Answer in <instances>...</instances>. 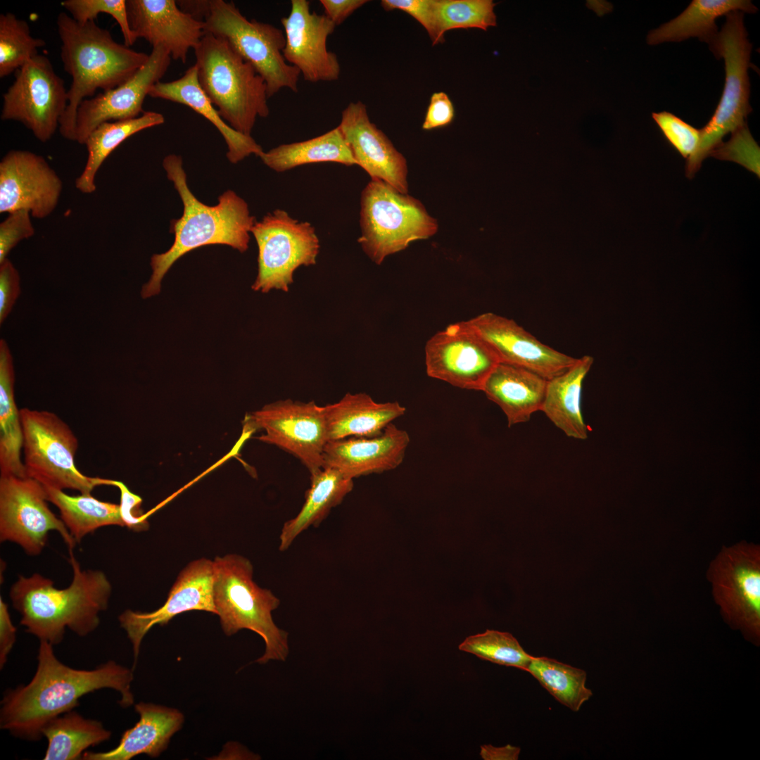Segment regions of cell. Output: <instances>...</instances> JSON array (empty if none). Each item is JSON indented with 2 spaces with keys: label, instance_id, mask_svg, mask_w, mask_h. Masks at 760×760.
Here are the masks:
<instances>
[{
  "label": "cell",
  "instance_id": "obj_3",
  "mask_svg": "<svg viewBox=\"0 0 760 760\" xmlns=\"http://www.w3.org/2000/svg\"><path fill=\"white\" fill-rule=\"evenodd\" d=\"M163 166L168 179L183 203V214L171 222L170 230L175 234L172 246L165 253L151 258V276L141 289L144 299L158 294L161 282L171 266L180 257L197 248L224 244L241 253L248 248L251 229L256 222L250 215L247 203L232 190H227L218 197L213 206L198 201L186 183V173L179 156L165 157Z\"/></svg>",
  "mask_w": 760,
  "mask_h": 760
},
{
  "label": "cell",
  "instance_id": "obj_28",
  "mask_svg": "<svg viewBox=\"0 0 760 760\" xmlns=\"http://www.w3.org/2000/svg\"><path fill=\"white\" fill-rule=\"evenodd\" d=\"M547 380L527 369L499 362L481 391L505 413L508 426L527 422L541 411Z\"/></svg>",
  "mask_w": 760,
  "mask_h": 760
},
{
  "label": "cell",
  "instance_id": "obj_13",
  "mask_svg": "<svg viewBox=\"0 0 760 760\" xmlns=\"http://www.w3.org/2000/svg\"><path fill=\"white\" fill-rule=\"evenodd\" d=\"M723 616L747 637L760 633V548L740 542L723 547L707 572Z\"/></svg>",
  "mask_w": 760,
  "mask_h": 760
},
{
  "label": "cell",
  "instance_id": "obj_7",
  "mask_svg": "<svg viewBox=\"0 0 760 760\" xmlns=\"http://www.w3.org/2000/svg\"><path fill=\"white\" fill-rule=\"evenodd\" d=\"M360 225L358 242L377 265L411 242L432 236L438 227L419 200L379 179H372L361 193Z\"/></svg>",
  "mask_w": 760,
  "mask_h": 760
},
{
  "label": "cell",
  "instance_id": "obj_2",
  "mask_svg": "<svg viewBox=\"0 0 760 760\" xmlns=\"http://www.w3.org/2000/svg\"><path fill=\"white\" fill-rule=\"evenodd\" d=\"M69 552L73 578L68 587L58 589L52 580L35 573L18 576L9 593L26 631L53 646L61 642L66 628L81 637L94 631L112 593L104 572L82 569Z\"/></svg>",
  "mask_w": 760,
  "mask_h": 760
},
{
  "label": "cell",
  "instance_id": "obj_16",
  "mask_svg": "<svg viewBox=\"0 0 760 760\" xmlns=\"http://www.w3.org/2000/svg\"><path fill=\"white\" fill-rule=\"evenodd\" d=\"M498 363L495 352L469 320L448 325L425 346L427 374L460 388L481 391Z\"/></svg>",
  "mask_w": 760,
  "mask_h": 760
},
{
  "label": "cell",
  "instance_id": "obj_11",
  "mask_svg": "<svg viewBox=\"0 0 760 760\" xmlns=\"http://www.w3.org/2000/svg\"><path fill=\"white\" fill-rule=\"evenodd\" d=\"M251 233L258 248L254 291L267 293L274 289L287 292L295 270L316 263L319 241L315 227L284 210L277 209L256 221Z\"/></svg>",
  "mask_w": 760,
  "mask_h": 760
},
{
  "label": "cell",
  "instance_id": "obj_32",
  "mask_svg": "<svg viewBox=\"0 0 760 760\" xmlns=\"http://www.w3.org/2000/svg\"><path fill=\"white\" fill-rule=\"evenodd\" d=\"M13 357L6 341L0 340V474L25 476L21 460L23 431L14 394Z\"/></svg>",
  "mask_w": 760,
  "mask_h": 760
},
{
  "label": "cell",
  "instance_id": "obj_37",
  "mask_svg": "<svg viewBox=\"0 0 760 760\" xmlns=\"http://www.w3.org/2000/svg\"><path fill=\"white\" fill-rule=\"evenodd\" d=\"M558 702L578 711L593 695L586 672L554 659L533 657L526 669Z\"/></svg>",
  "mask_w": 760,
  "mask_h": 760
},
{
  "label": "cell",
  "instance_id": "obj_9",
  "mask_svg": "<svg viewBox=\"0 0 760 760\" xmlns=\"http://www.w3.org/2000/svg\"><path fill=\"white\" fill-rule=\"evenodd\" d=\"M204 30L224 39L265 80L268 98L283 88L298 91L300 71L289 64L282 51L284 32L265 23L248 20L233 2L208 1Z\"/></svg>",
  "mask_w": 760,
  "mask_h": 760
},
{
  "label": "cell",
  "instance_id": "obj_33",
  "mask_svg": "<svg viewBox=\"0 0 760 760\" xmlns=\"http://www.w3.org/2000/svg\"><path fill=\"white\" fill-rule=\"evenodd\" d=\"M164 122L161 113L144 111L135 118L105 122L98 125L84 142L88 156L82 173L75 180L76 188L84 194L94 192L96 173L107 157L132 135Z\"/></svg>",
  "mask_w": 760,
  "mask_h": 760
},
{
  "label": "cell",
  "instance_id": "obj_43",
  "mask_svg": "<svg viewBox=\"0 0 760 760\" xmlns=\"http://www.w3.org/2000/svg\"><path fill=\"white\" fill-rule=\"evenodd\" d=\"M652 116L668 142L683 158L688 159L695 153L700 140V129L669 112L652 113Z\"/></svg>",
  "mask_w": 760,
  "mask_h": 760
},
{
  "label": "cell",
  "instance_id": "obj_29",
  "mask_svg": "<svg viewBox=\"0 0 760 760\" xmlns=\"http://www.w3.org/2000/svg\"><path fill=\"white\" fill-rule=\"evenodd\" d=\"M757 11L749 0H693L676 18L651 30L647 43L657 45L697 37L708 44L714 54L719 34L716 19L733 11L754 13Z\"/></svg>",
  "mask_w": 760,
  "mask_h": 760
},
{
  "label": "cell",
  "instance_id": "obj_22",
  "mask_svg": "<svg viewBox=\"0 0 760 760\" xmlns=\"http://www.w3.org/2000/svg\"><path fill=\"white\" fill-rule=\"evenodd\" d=\"M338 127L357 165L372 179L381 180L399 192L407 194L406 159L370 121L365 104L360 101L350 102L342 110Z\"/></svg>",
  "mask_w": 760,
  "mask_h": 760
},
{
  "label": "cell",
  "instance_id": "obj_45",
  "mask_svg": "<svg viewBox=\"0 0 760 760\" xmlns=\"http://www.w3.org/2000/svg\"><path fill=\"white\" fill-rule=\"evenodd\" d=\"M31 217L27 210H16L8 213L0 223V262L20 241L34 234Z\"/></svg>",
  "mask_w": 760,
  "mask_h": 760
},
{
  "label": "cell",
  "instance_id": "obj_31",
  "mask_svg": "<svg viewBox=\"0 0 760 760\" xmlns=\"http://www.w3.org/2000/svg\"><path fill=\"white\" fill-rule=\"evenodd\" d=\"M353 488V479L346 478L334 468L324 467L310 474V486L305 493V502L298 514L282 527L279 550H287L303 531L311 526H317Z\"/></svg>",
  "mask_w": 760,
  "mask_h": 760
},
{
  "label": "cell",
  "instance_id": "obj_30",
  "mask_svg": "<svg viewBox=\"0 0 760 760\" xmlns=\"http://www.w3.org/2000/svg\"><path fill=\"white\" fill-rule=\"evenodd\" d=\"M593 363L591 356L584 355L566 372L547 381L541 411L567 436L576 439L588 436L581 400L583 382Z\"/></svg>",
  "mask_w": 760,
  "mask_h": 760
},
{
  "label": "cell",
  "instance_id": "obj_34",
  "mask_svg": "<svg viewBox=\"0 0 760 760\" xmlns=\"http://www.w3.org/2000/svg\"><path fill=\"white\" fill-rule=\"evenodd\" d=\"M259 158L265 165L278 172L317 163L357 165L338 126L305 141L281 144L263 151Z\"/></svg>",
  "mask_w": 760,
  "mask_h": 760
},
{
  "label": "cell",
  "instance_id": "obj_46",
  "mask_svg": "<svg viewBox=\"0 0 760 760\" xmlns=\"http://www.w3.org/2000/svg\"><path fill=\"white\" fill-rule=\"evenodd\" d=\"M112 486L117 487L120 493L119 505L125 526L136 532L147 531L149 523L141 507V497L132 493L122 481L113 480Z\"/></svg>",
  "mask_w": 760,
  "mask_h": 760
},
{
  "label": "cell",
  "instance_id": "obj_47",
  "mask_svg": "<svg viewBox=\"0 0 760 760\" xmlns=\"http://www.w3.org/2000/svg\"><path fill=\"white\" fill-rule=\"evenodd\" d=\"M20 293V275L13 263L6 258L0 262V324L11 312Z\"/></svg>",
  "mask_w": 760,
  "mask_h": 760
},
{
  "label": "cell",
  "instance_id": "obj_17",
  "mask_svg": "<svg viewBox=\"0 0 760 760\" xmlns=\"http://www.w3.org/2000/svg\"><path fill=\"white\" fill-rule=\"evenodd\" d=\"M63 182L46 159L26 150H11L0 161V213L25 210L44 219L56 209Z\"/></svg>",
  "mask_w": 760,
  "mask_h": 760
},
{
  "label": "cell",
  "instance_id": "obj_36",
  "mask_svg": "<svg viewBox=\"0 0 760 760\" xmlns=\"http://www.w3.org/2000/svg\"><path fill=\"white\" fill-rule=\"evenodd\" d=\"M44 488L48 501L58 509L61 520L76 543L101 527L125 526L120 505L101 501L91 494L72 496L62 490Z\"/></svg>",
  "mask_w": 760,
  "mask_h": 760
},
{
  "label": "cell",
  "instance_id": "obj_19",
  "mask_svg": "<svg viewBox=\"0 0 760 760\" xmlns=\"http://www.w3.org/2000/svg\"><path fill=\"white\" fill-rule=\"evenodd\" d=\"M289 15L281 19L286 38L282 51L286 61L296 67L307 82L338 80V56L328 51L327 46L336 26L324 13L311 11L307 0H292Z\"/></svg>",
  "mask_w": 760,
  "mask_h": 760
},
{
  "label": "cell",
  "instance_id": "obj_20",
  "mask_svg": "<svg viewBox=\"0 0 760 760\" xmlns=\"http://www.w3.org/2000/svg\"><path fill=\"white\" fill-rule=\"evenodd\" d=\"M214 574L213 561L205 558L194 560L179 573L167 600L159 609L151 612L127 609L119 616L120 626L132 645L134 666L142 640L155 625H166L177 615L189 611L216 614L213 592Z\"/></svg>",
  "mask_w": 760,
  "mask_h": 760
},
{
  "label": "cell",
  "instance_id": "obj_5",
  "mask_svg": "<svg viewBox=\"0 0 760 760\" xmlns=\"http://www.w3.org/2000/svg\"><path fill=\"white\" fill-rule=\"evenodd\" d=\"M194 52L205 94L229 126L251 136L256 118L270 114L263 78L224 39L212 34L205 32Z\"/></svg>",
  "mask_w": 760,
  "mask_h": 760
},
{
  "label": "cell",
  "instance_id": "obj_10",
  "mask_svg": "<svg viewBox=\"0 0 760 760\" xmlns=\"http://www.w3.org/2000/svg\"><path fill=\"white\" fill-rule=\"evenodd\" d=\"M20 412L27 476L44 487L76 490L81 494H91L99 486H112L113 479L88 476L78 470L75 464L77 438L55 413L25 407Z\"/></svg>",
  "mask_w": 760,
  "mask_h": 760
},
{
  "label": "cell",
  "instance_id": "obj_51",
  "mask_svg": "<svg viewBox=\"0 0 760 760\" xmlns=\"http://www.w3.org/2000/svg\"><path fill=\"white\" fill-rule=\"evenodd\" d=\"M520 748L507 745L501 747L482 745L480 755L485 760H516L519 759Z\"/></svg>",
  "mask_w": 760,
  "mask_h": 760
},
{
  "label": "cell",
  "instance_id": "obj_38",
  "mask_svg": "<svg viewBox=\"0 0 760 760\" xmlns=\"http://www.w3.org/2000/svg\"><path fill=\"white\" fill-rule=\"evenodd\" d=\"M46 44L34 37L27 22L7 12L0 15V77H6L21 68L39 54Z\"/></svg>",
  "mask_w": 760,
  "mask_h": 760
},
{
  "label": "cell",
  "instance_id": "obj_24",
  "mask_svg": "<svg viewBox=\"0 0 760 760\" xmlns=\"http://www.w3.org/2000/svg\"><path fill=\"white\" fill-rule=\"evenodd\" d=\"M410 441L407 432L393 423L374 437L329 441L324 449L323 468L336 469L350 479L390 471L403 462Z\"/></svg>",
  "mask_w": 760,
  "mask_h": 760
},
{
  "label": "cell",
  "instance_id": "obj_12",
  "mask_svg": "<svg viewBox=\"0 0 760 760\" xmlns=\"http://www.w3.org/2000/svg\"><path fill=\"white\" fill-rule=\"evenodd\" d=\"M68 103L63 80L48 57L38 54L15 72L3 94L1 119L22 123L46 142L59 127Z\"/></svg>",
  "mask_w": 760,
  "mask_h": 760
},
{
  "label": "cell",
  "instance_id": "obj_4",
  "mask_svg": "<svg viewBox=\"0 0 760 760\" xmlns=\"http://www.w3.org/2000/svg\"><path fill=\"white\" fill-rule=\"evenodd\" d=\"M56 27L63 66L72 77L68 106L58 130L63 138L75 141L81 102L99 89L107 91L127 81L148 61L149 54L117 42L109 30L95 21L80 23L64 12L58 15Z\"/></svg>",
  "mask_w": 760,
  "mask_h": 760
},
{
  "label": "cell",
  "instance_id": "obj_25",
  "mask_svg": "<svg viewBox=\"0 0 760 760\" xmlns=\"http://www.w3.org/2000/svg\"><path fill=\"white\" fill-rule=\"evenodd\" d=\"M134 709L139 721L124 732L116 747L107 752H85L82 759L129 760L141 754L159 756L167 748L171 737L182 728L184 715L176 709L152 703L139 702Z\"/></svg>",
  "mask_w": 760,
  "mask_h": 760
},
{
  "label": "cell",
  "instance_id": "obj_15",
  "mask_svg": "<svg viewBox=\"0 0 760 760\" xmlns=\"http://www.w3.org/2000/svg\"><path fill=\"white\" fill-rule=\"evenodd\" d=\"M247 422L249 427L264 431L259 441L292 455L310 474L323 468L327 426L322 407L314 400H278L251 412Z\"/></svg>",
  "mask_w": 760,
  "mask_h": 760
},
{
  "label": "cell",
  "instance_id": "obj_40",
  "mask_svg": "<svg viewBox=\"0 0 760 760\" xmlns=\"http://www.w3.org/2000/svg\"><path fill=\"white\" fill-rule=\"evenodd\" d=\"M492 0H436V14L439 37L453 29L479 28L487 30L496 26Z\"/></svg>",
  "mask_w": 760,
  "mask_h": 760
},
{
  "label": "cell",
  "instance_id": "obj_23",
  "mask_svg": "<svg viewBox=\"0 0 760 760\" xmlns=\"http://www.w3.org/2000/svg\"><path fill=\"white\" fill-rule=\"evenodd\" d=\"M131 30L152 46H162L175 61L185 63L205 34L204 23L184 12L174 0L126 1Z\"/></svg>",
  "mask_w": 760,
  "mask_h": 760
},
{
  "label": "cell",
  "instance_id": "obj_18",
  "mask_svg": "<svg viewBox=\"0 0 760 760\" xmlns=\"http://www.w3.org/2000/svg\"><path fill=\"white\" fill-rule=\"evenodd\" d=\"M171 59L165 47L153 46L148 61L127 81L82 101L76 115L75 141L84 145L89 134L103 122L140 116L146 96L164 76Z\"/></svg>",
  "mask_w": 760,
  "mask_h": 760
},
{
  "label": "cell",
  "instance_id": "obj_39",
  "mask_svg": "<svg viewBox=\"0 0 760 760\" xmlns=\"http://www.w3.org/2000/svg\"><path fill=\"white\" fill-rule=\"evenodd\" d=\"M459 650L490 662L526 671L533 656L509 633L487 630L467 637Z\"/></svg>",
  "mask_w": 760,
  "mask_h": 760
},
{
  "label": "cell",
  "instance_id": "obj_50",
  "mask_svg": "<svg viewBox=\"0 0 760 760\" xmlns=\"http://www.w3.org/2000/svg\"><path fill=\"white\" fill-rule=\"evenodd\" d=\"M367 0H320L324 14L336 26L343 23L356 10L362 7Z\"/></svg>",
  "mask_w": 760,
  "mask_h": 760
},
{
  "label": "cell",
  "instance_id": "obj_41",
  "mask_svg": "<svg viewBox=\"0 0 760 760\" xmlns=\"http://www.w3.org/2000/svg\"><path fill=\"white\" fill-rule=\"evenodd\" d=\"M61 6L80 23L95 21L100 13H107L118 24L126 46L130 47L137 39L129 25L125 0H65Z\"/></svg>",
  "mask_w": 760,
  "mask_h": 760
},
{
  "label": "cell",
  "instance_id": "obj_42",
  "mask_svg": "<svg viewBox=\"0 0 760 760\" xmlns=\"http://www.w3.org/2000/svg\"><path fill=\"white\" fill-rule=\"evenodd\" d=\"M709 156L735 162L760 177V148L747 123L733 131L730 139L714 148Z\"/></svg>",
  "mask_w": 760,
  "mask_h": 760
},
{
  "label": "cell",
  "instance_id": "obj_49",
  "mask_svg": "<svg viewBox=\"0 0 760 760\" xmlns=\"http://www.w3.org/2000/svg\"><path fill=\"white\" fill-rule=\"evenodd\" d=\"M16 639V628L13 626L7 604L0 597V669L6 663Z\"/></svg>",
  "mask_w": 760,
  "mask_h": 760
},
{
  "label": "cell",
  "instance_id": "obj_35",
  "mask_svg": "<svg viewBox=\"0 0 760 760\" xmlns=\"http://www.w3.org/2000/svg\"><path fill=\"white\" fill-rule=\"evenodd\" d=\"M48 741L44 760L82 759L83 752L110 739L101 722L71 710L47 722L41 730Z\"/></svg>",
  "mask_w": 760,
  "mask_h": 760
},
{
  "label": "cell",
  "instance_id": "obj_48",
  "mask_svg": "<svg viewBox=\"0 0 760 760\" xmlns=\"http://www.w3.org/2000/svg\"><path fill=\"white\" fill-rule=\"evenodd\" d=\"M455 116L453 104L445 92H435L430 99L422 129L431 130L450 124Z\"/></svg>",
  "mask_w": 760,
  "mask_h": 760
},
{
  "label": "cell",
  "instance_id": "obj_21",
  "mask_svg": "<svg viewBox=\"0 0 760 760\" xmlns=\"http://www.w3.org/2000/svg\"><path fill=\"white\" fill-rule=\"evenodd\" d=\"M496 354L499 362L519 367L550 380L576 360L543 343L514 320L485 312L469 320Z\"/></svg>",
  "mask_w": 760,
  "mask_h": 760
},
{
  "label": "cell",
  "instance_id": "obj_14",
  "mask_svg": "<svg viewBox=\"0 0 760 760\" xmlns=\"http://www.w3.org/2000/svg\"><path fill=\"white\" fill-rule=\"evenodd\" d=\"M44 487L27 476L0 474V541L42 553L49 532H58L69 551L76 545L66 526L49 508Z\"/></svg>",
  "mask_w": 760,
  "mask_h": 760
},
{
  "label": "cell",
  "instance_id": "obj_26",
  "mask_svg": "<svg viewBox=\"0 0 760 760\" xmlns=\"http://www.w3.org/2000/svg\"><path fill=\"white\" fill-rule=\"evenodd\" d=\"M148 96L183 104L208 120L223 137L227 146L226 156L232 163H237L251 154L260 157L264 151L251 136L238 132L221 117L199 85L195 64L177 80L155 84Z\"/></svg>",
  "mask_w": 760,
  "mask_h": 760
},
{
  "label": "cell",
  "instance_id": "obj_44",
  "mask_svg": "<svg viewBox=\"0 0 760 760\" xmlns=\"http://www.w3.org/2000/svg\"><path fill=\"white\" fill-rule=\"evenodd\" d=\"M387 11L400 10L413 17L426 30L433 45L442 43L437 27L436 0H382Z\"/></svg>",
  "mask_w": 760,
  "mask_h": 760
},
{
  "label": "cell",
  "instance_id": "obj_6",
  "mask_svg": "<svg viewBox=\"0 0 760 760\" xmlns=\"http://www.w3.org/2000/svg\"><path fill=\"white\" fill-rule=\"evenodd\" d=\"M213 562V602L224 633L229 636L241 629L251 630L260 635L265 645V653L256 662L285 661L288 633L276 626L272 616L279 600L254 582L253 565L248 559L229 554L216 557Z\"/></svg>",
  "mask_w": 760,
  "mask_h": 760
},
{
  "label": "cell",
  "instance_id": "obj_8",
  "mask_svg": "<svg viewBox=\"0 0 760 760\" xmlns=\"http://www.w3.org/2000/svg\"><path fill=\"white\" fill-rule=\"evenodd\" d=\"M726 17L714 54L717 59L724 60L725 84L714 115L700 129V140L695 153L687 160L685 175L689 179L694 177L702 161L722 143L723 137L746 124L747 115L752 111L748 75L752 44L744 25V13L733 11Z\"/></svg>",
  "mask_w": 760,
  "mask_h": 760
},
{
  "label": "cell",
  "instance_id": "obj_27",
  "mask_svg": "<svg viewBox=\"0 0 760 760\" xmlns=\"http://www.w3.org/2000/svg\"><path fill=\"white\" fill-rule=\"evenodd\" d=\"M321 407L328 441L376 436L406 412L405 407L396 401L376 403L363 393H348L337 403Z\"/></svg>",
  "mask_w": 760,
  "mask_h": 760
},
{
  "label": "cell",
  "instance_id": "obj_1",
  "mask_svg": "<svg viewBox=\"0 0 760 760\" xmlns=\"http://www.w3.org/2000/svg\"><path fill=\"white\" fill-rule=\"evenodd\" d=\"M132 670L108 661L91 670L76 669L59 661L53 645L41 640L37 671L27 685L7 690L1 701L0 728L13 735L37 741L50 720L79 705L84 695L104 688L118 691L122 707L134 703Z\"/></svg>",
  "mask_w": 760,
  "mask_h": 760
}]
</instances>
